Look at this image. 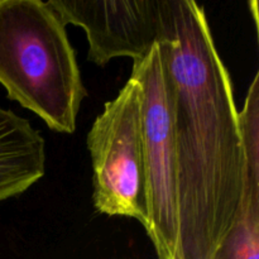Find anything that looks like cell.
<instances>
[{
    "label": "cell",
    "mask_w": 259,
    "mask_h": 259,
    "mask_svg": "<svg viewBox=\"0 0 259 259\" xmlns=\"http://www.w3.org/2000/svg\"><path fill=\"white\" fill-rule=\"evenodd\" d=\"M65 24L86 33L89 60L104 66L116 57L139 61L164 40L167 0H50Z\"/></svg>",
    "instance_id": "5"
},
{
    "label": "cell",
    "mask_w": 259,
    "mask_h": 259,
    "mask_svg": "<svg viewBox=\"0 0 259 259\" xmlns=\"http://www.w3.org/2000/svg\"><path fill=\"white\" fill-rule=\"evenodd\" d=\"M161 46L174 86L177 259H211L234 220L244 176L232 78L194 0H167Z\"/></svg>",
    "instance_id": "1"
},
{
    "label": "cell",
    "mask_w": 259,
    "mask_h": 259,
    "mask_svg": "<svg viewBox=\"0 0 259 259\" xmlns=\"http://www.w3.org/2000/svg\"><path fill=\"white\" fill-rule=\"evenodd\" d=\"M211 259H259V190L244 180L234 220Z\"/></svg>",
    "instance_id": "7"
},
{
    "label": "cell",
    "mask_w": 259,
    "mask_h": 259,
    "mask_svg": "<svg viewBox=\"0 0 259 259\" xmlns=\"http://www.w3.org/2000/svg\"><path fill=\"white\" fill-rule=\"evenodd\" d=\"M249 5H252V13L254 15V23L258 25V15H257V2L249 3Z\"/></svg>",
    "instance_id": "9"
},
{
    "label": "cell",
    "mask_w": 259,
    "mask_h": 259,
    "mask_svg": "<svg viewBox=\"0 0 259 259\" xmlns=\"http://www.w3.org/2000/svg\"><path fill=\"white\" fill-rule=\"evenodd\" d=\"M46 171V143L27 119L0 108V202L22 195Z\"/></svg>",
    "instance_id": "6"
},
{
    "label": "cell",
    "mask_w": 259,
    "mask_h": 259,
    "mask_svg": "<svg viewBox=\"0 0 259 259\" xmlns=\"http://www.w3.org/2000/svg\"><path fill=\"white\" fill-rule=\"evenodd\" d=\"M93 162L94 206L108 217L146 224L142 149V89L129 77L118 96L104 105L88 134Z\"/></svg>",
    "instance_id": "4"
},
{
    "label": "cell",
    "mask_w": 259,
    "mask_h": 259,
    "mask_svg": "<svg viewBox=\"0 0 259 259\" xmlns=\"http://www.w3.org/2000/svg\"><path fill=\"white\" fill-rule=\"evenodd\" d=\"M142 89L146 229L158 259H177V152L174 86L161 43L133 62Z\"/></svg>",
    "instance_id": "3"
},
{
    "label": "cell",
    "mask_w": 259,
    "mask_h": 259,
    "mask_svg": "<svg viewBox=\"0 0 259 259\" xmlns=\"http://www.w3.org/2000/svg\"><path fill=\"white\" fill-rule=\"evenodd\" d=\"M0 85L53 132H75L86 90L65 22L48 2L0 0Z\"/></svg>",
    "instance_id": "2"
},
{
    "label": "cell",
    "mask_w": 259,
    "mask_h": 259,
    "mask_svg": "<svg viewBox=\"0 0 259 259\" xmlns=\"http://www.w3.org/2000/svg\"><path fill=\"white\" fill-rule=\"evenodd\" d=\"M244 153V181L259 190V73L252 81L242 111H238Z\"/></svg>",
    "instance_id": "8"
}]
</instances>
